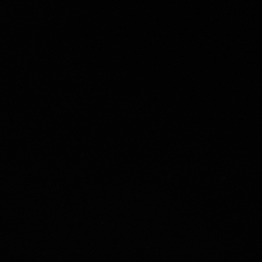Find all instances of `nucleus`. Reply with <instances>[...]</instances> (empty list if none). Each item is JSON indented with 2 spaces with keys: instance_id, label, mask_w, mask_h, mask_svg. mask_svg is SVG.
Listing matches in <instances>:
<instances>
[]
</instances>
